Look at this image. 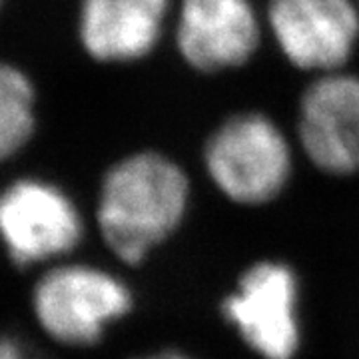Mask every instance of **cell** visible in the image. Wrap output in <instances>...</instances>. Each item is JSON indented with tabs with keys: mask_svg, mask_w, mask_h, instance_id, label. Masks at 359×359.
Segmentation results:
<instances>
[{
	"mask_svg": "<svg viewBox=\"0 0 359 359\" xmlns=\"http://www.w3.org/2000/svg\"><path fill=\"white\" fill-rule=\"evenodd\" d=\"M0 359H44L28 341L14 337V335H2L0 337Z\"/></svg>",
	"mask_w": 359,
	"mask_h": 359,
	"instance_id": "cell-11",
	"label": "cell"
},
{
	"mask_svg": "<svg viewBox=\"0 0 359 359\" xmlns=\"http://www.w3.org/2000/svg\"><path fill=\"white\" fill-rule=\"evenodd\" d=\"M36 94L30 78L0 60V162L18 154L36 128Z\"/></svg>",
	"mask_w": 359,
	"mask_h": 359,
	"instance_id": "cell-10",
	"label": "cell"
},
{
	"mask_svg": "<svg viewBox=\"0 0 359 359\" xmlns=\"http://www.w3.org/2000/svg\"><path fill=\"white\" fill-rule=\"evenodd\" d=\"M142 359H192L184 353H176V351H164V353H158V355H150V358H142Z\"/></svg>",
	"mask_w": 359,
	"mask_h": 359,
	"instance_id": "cell-12",
	"label": "cell"
},
{
	"mask_svg": "<svg viewBox=\"0 0 359 359\" xmlns=\"http://www.w3.org/2000/svg\"><path fill=\"white\" fill-rule=\"evenodd\" d=\"M0 2H2V0H0Z\"/></svg>",
	"mask_w": 359,
	"mask_h": 359,
	"instance_id": "cell-13",
	"label": "cell"
},
{
	"mask_svg": "<svg viewBox=\"0 0 359 359\" xmlns=\"http://www.w3.org/2000/svg\"><path fill=\"white\" fill-rule=\"evenodd\" d=\"M204 164L231 202L266 204L280 196L292 176V146L271 118L248 112L228 118L210 136Z\"/></svg>",
	"mask_w": 359,
	"mask_h": 359,
	"instance_id": "cell-2",
	"label": "cell"
},
{
	"mask_svg": "<svg viewBox=\"0 0 359 359\" xmlns=\"http://www.w3.org/2000/svg\"><path fill=\"white\" fill-rule=\"evenodd\" d=\"M297 134L304 152L321 172H359V76L330 72L302 96Z\"/></svg>",
	"mask_w": 359,
	"mask_h": 359,
	"instance_id": "cell-7",
	"label": "cell"
},
{
	"mask_svg": "<svg viewBox=\"0 0 359 359\" xmlns=\"http://www.w3.org/2000/svg\"><path fill=\"white\" fill-rule=\"evenodd\" d=\"M259 39V18L250 0H182L176 46L200 72L245 65Z\"/></svg>",
	"mask_w": 359,
	"mask_h": 359,
	"instance_id": "cell-8",
	"label": "cell"
},
{
	"mask_svg": "<svg viewBox=\"0 0 359 359\" xmlns=\"http://www.w3.org/2000/svg\"><path fill=\"white\" fill-rule=\"evenodd\" d=\"M34 316L65 346H94L112 321L132 308V294L116 276L92 266H58L40 278L32 294Z\"/></svg>",
	"mask_w": 359,
	"mask_h": 359,
	"instance_id": "cell-3",
	"label": "cell"
},
{
	"mask_svg": "<svg viewBox=\"0 0 359 359\" xmlns=\"http://www.w3.org/2000/svg\"><path fill=\"white\" fill-rule=\"evenodd\" d=\"M82 233L76 204L50 182L16 180L0 192V242L14 264L34 266L65 256Z\"/></svg>",
	"mask_w": 359,
	"mask_h": 359,
	"instance_id": "cell-4",
	"label": "cell"
},
{
	"mask_svg": "<svg viewBox=\"0 0 359 359\" xmlns=\"http://www.w3.org/2000/svg\"><path fill=\"white\" fill-rule=\"evenodd\" d=\"M268 22L283 56L311 72H339L359 40L353 0H269Z\"/></svg>",
	"mask_w": 359,
	"mask_h": 359,
	"instance_id": "cell-5",
	"label": "cell"
},
{
	"mask_svg": "<svg viewBox=\"0 0 359 359\" xmlns=\"http://www.w3.org/2000/svg\"><path fill=\"white\" fill-rule=\"evenodd\" d=\"M188 202L184 170L158 152H140L106 172L96 219L108 248L134 266L176 231Z\"/></svg>",
	"mask_w": 359,
	"mask_h": 359,
	"instance_id": "cell-1",
	"label": "cell"
},
{
	"mask_svg": "<svg viewBox=\"0 0 359 359\" xmlns=\"http://www.w3.org/2000/svg\"><path fill=\"white\" fill-rule=\"evenodd\" d=\"M170 0H82L80 42L98 62H132L162 39Z\"/></svg>",
	"mask_w": 359,
	"mask_h": 359,
	"instance_id": "cell-9",
	"label": "cell"
},
{
	"mask_svg": "<svg viewBox=\"0 0 359 359\" xmlns=\"http://www.w3.org/2000/svg\"><path fill=\"white\" fill-rule=\"evenodd\" d=\"M224 316L264 359H294L299 347L297 280L280 262H257L226 297Z\"/></svg>",
	"mask_w": 359,
	"mask_h": 359,
	"instance_id": "cell-6",
	"label": "cell"
}]
</instances>
